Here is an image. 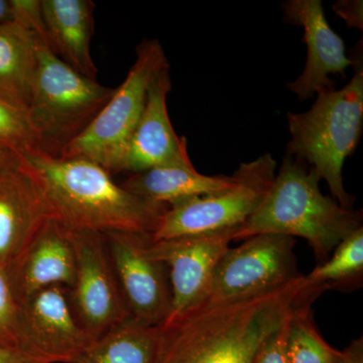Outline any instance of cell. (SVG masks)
Wrapping results in <instances>:
<instances>
[{"instance_id":"cell-1","label":"cell","mask_w":363,"mask_h":363,"mask_svg":"<svg viewBox=\"0 0 363 363\" xmlns=\"http://www.w3.org/2000/svg\"><path fill=\"white\" fill-rule=\"evenodd\" d=\"M320 296L303 274L252 297L201 303L159 325L155 363H252L264 341Z\"/></svg>"},{"instance_id":"cell-2","label":"cell","mask_w":363,"mask_h":363,"mask_svg":"<svg viewBox=\"0 0 363 363\" xmlns=\"http://www.w3.org/2000/svg\"><path fill=\"white\" fill-rule=\"evenodd\" d=\"M23 161L51 216L70 229L152 235L168 209L126 190L89 160L33 154Z\"/></svg>"},{"instance_id":"cell-3","label":"cell","mask_w":363,"mask_h":363,"mask_svg":"<svg viewBox=\"0 0 363 363\" xmlns=\"http://www.w3.org/2000/svg\"><path fill=\"white\" fill-rule=\"evenodd\" d=\"M321 181L305 162L285 156L264 201L233 235V241L259 234L302 238L309 242L318 264L362 227V210L346 209L322 194Z\"/></svg>"},{"instance_id":"cell-4","label":"cell","mask_w":363,"mask_h":363,"mask_svg":"<svg viewBox=\"0 0 363 363\" xmlns=\"http://www.w3.org/2000/svg\"><path fill=\"white\" fill-rule=\"evenodd\" d=\"M353 52L354 74L342 89L322 91L309 111L289 112L291 140L286 156L305 162L328 184L333 199L353 209L354 198L344 188V162L357 149L363 126L362 45Z\"/></svg>"},{"instance_id":"cell-5","label":"cell","mask_w":363,"mask_h":363,"mask_svg":"<svg viewBox=\"0 0 363 363\" xmlns=\"http://www.w3.org/2000/svg\"><path fill=\"white\" fill-rule=\"evenodd\" d=\"M37 38V69L26 113L40 152L60 157L101 111L114 89L72 69Z\"/></svg>"},{"instance_id":"cell-6","label":"cell","mask_w":363,"mask_h":363,"mask_svg":"<svg viewBox=\"0 0 363 363\" xmlns=\"http://www.w3.org/2000/svg\"><path fill=\"white\" fill-rule=\"evenodd\" d=\"M169 64L159 40H145L136 48V59L125 80L87 128L60 157H79L117 173L119 162L145 108L150 82Z\"/></svg>"},{"instance_id":"cell-7","label":"cell","mask_w":363,"mask_h":363,"mask_svg":"<svg viewBox=\"0 0 363 363\" xmlns=\"http://www.w3.org/2000/svg\"><path fill=\"white\" fill-rule=\"evenodd\" d=\"M277 166L276 160L267 152L241 164L229 187L168 207L150 240L240 227L264 201L276 177Z\"/></svg>"},{"instance_id":"cell-8","label":"cell","mask_w":363,"mask_h":363,"mask_svg":"<svg viewBox=\"0 0 363 363\" xmlns=\"http://www.w3.org/2000/svg\"><path fill=\"white\" fill-rule=\"evenodd\" d=\"M296 240L277 234H259L224 252L215 267L203 303L252 297L298 279Z\"/></svg>"},{"instance_id":"cell-9","label":"cell","mask_w":363,"mask_h":363,"mask_svg":"<svg viewBox=\"0 0 363 363\" xmlns=\"http://www.w3.org/2000/svg\"><path fill=\"white\" fill-rule=\"evenodd\" d=\"M70 229V228H69ZM76 257V274L69 298L79 323L93 340L130 319L104 234L70 229Z\"/></svg>"},{"instance_id":"cell-10","label":"cell","mask_w":363,"mask_h":363,"mask_svg":"<svg viewBox=\"0 0 363 363\" xmlns=\"http://www.w3.org/2000/svg\"><path fill=\"white\" fill-rule=\"evenodd\" d=\"M130 319L159 326L172 311L168 269L145 252L150 235L109 231L102 233Z\"/></svg>"},{"instance_id":"cell-11","label":"cell","mask_w":363,"mask_h":363,"mask_svg":"<svg viewBox=\"0 0 363 363\" xmlns=\"http://www.w3.org/2000/svg\"><path fill=\"white\" fill-rule=\"evenodd\" d=\"M93 341L79 323L65 286H49L20 302L18 346L30 355L74 363Z\"/></svg>"},{"instance_id":"cell-12","label":"cell","mask_w":363,"mask_h":363,"mask_svg":"<svg viewBox=\"0 0 363 363\" xmlns=\"http://www.w3.org/2000/svg\"><path fill=\"white\" fill-rule=\"evenodd\" d=\"M238 228L159 241H152L150 238L145 252L168 269L172 292L169 318L204 302L215 267L230 247Z\"/></svg>"},{"instance_id":"cell-13","label":"cell","mask_w":363,"mask_h":363,"mask_svg":"<svg viewBox=\"0 0 363 363\" xmlns=\"http://www.w3.org/2000/svg\"><path fill=\"white\" fill-rule=\"evenodd\" d=\"M172 90L169 65L157 72L147 90L145 108L119 162L117 173L136 174L164 166H190L187 140L177 135L167 98Z\"/></svg>"},{"instance_id":"cell-14","label":"cell","mask_w":363,"mask_h":363,"mask_svg":"<svg viewBox=\"0 0 363 363\" xmlns=\"http://www.w3.org/2000/svg\"><path fill=\"white\" fill-rule=\"evenodd\" d=\"M284 21L302 26L307 45V63L302 74L286 87L301 101L322 91L333 89L335 82L330 75L345 76L352 60L346 56L343 40L332 30L325 18L320 0H289L281 4Z\"/></svg>"},{"instance_id":"cell-15","label":"cell","mask_w":363,"mask_h":363,"mask_svg":"<svg viewBox=\"0 0 363 363\" xmlns=\"http://www.w3.org/2000/svg\"><path fill=\"white\" fill-rule=\"evenodd\" d=\"M50 217L39 184L26 164L0 176V267L9 276Z\"/></svg>"},{"instance_id":"cell-16","label":"cell","mask_w":363,"mask_h":363,"mask_svg":"<svg viewBox=\"0 0 363 363\" xmlns=\"http://www.w3.org/2000/svg\"><path fill=\"white\" fill-rule=\"evenodd\" d=\"M76 257L70 229L54 217L45 220L9 274L18 302L52 286L71 289Z\"/></svg>"},{"instance_id":"cell-17","label":"cell","mask_w":363,"mask_h":363,"mask_svg":"<svg viewBox=\"0 0 363 363\" xmlns=\"http://www.w3.org/2000/svg\"><path fill=\"white\" fill-rule=\"evenodd\" d=\"M48 45L62 61L96 80L91 56L95 4L91 0H40Z\"/></svg>"},{"instance_id":"cell-18","label":"cell","mask_w":363,"mask_h":363,"mask_svg":"<svg viewBox=\"0 0 363 363\" xmlns=\"http://www.w3.org/2000/svg\"><path fill=\"white\" fill-rule=\"evenodd\" d=\"M233 181V176L202 175L190 164L157 167L133 174L121 186L133 194L169 207L219 192Z\"/></svg>"},{"instance_id":"cell-19","label":"cell","mask_w":363,"mask_h":363,"mask_svg":"<svg viewBox=\"0 0 363 363\" xmlns=\"http://www.w3.org/2000/svg\"><path fill=\"white\" fill-rule=\"evenodd\" d=\"M38 38L18 21L0 23V99L28 111L35 69Z\"/></svg>"},{"instance_id":"cell-20","label":"cell","mask_w":363,"mask_h":363,"mask_svg":"<svg viewBox=\"0 0 363 363\" xmlns=\"http://www.w3.org/2000/svg\"><path fill=\"white\" fill-rule=\"evenodd\" d=\"M159 326L126 320L93 341L74 363H155Z\"/></svg>"},{"instance_id":"cell-21","label":"cell","mask_w":363,"mask_h":363,"mask_svg":"<svg viewBox=\"0 0 363 363\" xmlns=\"http://www.w3.org/2000/svg\"><path fill=\"white\" fill-rule=\"evenodd\" d=\"M363 276V228L345 238L323 264L304 276L306 285L321 293L359 288Z\"/></svg>"},{"instance_id":"cell-22","label":"cell","mask_w":363,"mask_h":363,"mask_svg":"<svg viewBox=\"0 0 363 363\" xmlns=\"http://www.w3.org/2000/svg\"><path fill=\"white\" fill-rule=\"evenodd\" d=\"M290 363H339L341 351L331 347L315 326L312 307L304 308L291 319L288 327Z\"/></svg>"},{"instance_id":"cell-23","label":"cell","mask_w":363,"mask_h":363,"mask_svg":"<svg viewBox=\"0 0 363 363\" xmlns=\"http://www.w3.org/2000/svg\"><path fill=\"white\" fill-rule=\"evenodd\" d=\"M0 147L18 157L40 152L37 133L26 111L0 99Z\"/></svg>"},{"instance_id":"cell-24","label":"cell","mask_w":363,"mask_h":363,"mask_svg":"<svg viewBox=\"0 0 363 363\" xmlns=\"http://www.w3.org/2000/svg\"><path fill=\"white\" fill-rule=\"evenodd\" d=\"M20 302L13 283L0 267V344L18 347V325Z\"/></svg>"},{"instance_id":"cell-25","label":"cell","mask_w":363,"mask_h":363,"mask_svg":"<svg viewBox=\"0 0 363 363\" xmlns=\"http://www.w3.org/2000/svg\"><path fill=\"white\" fill-rule=\"evenodd\" d=\"M290 321L264 341L252 363H290L288 357V327Z\"/></svg>"},{"instance_id":"cell-26","label":"cell","mask_w":363,"mask_h":363,"mask_svg":"<svg viewBox=\"0 0 363 363\" xmlns=\"http://www.w3.org/2000/svg\"><path fill=\"white\" fill-rule=\"evenodd\" d=\"M333 11L351 28H363L362 0H339L334 4Z\"/></svg>"},{"instance_id":"cell-27","label":"cell","mask_w":363,"mask_h":363,"mask_svg":"<svg viewBox=\"0 0 363 363\" xmlns=\"http://www.w3.org/2000/svg\"><path fill=\"white\" fill-rule=\"evenodd\" d=\"M0 363H49L39 357H33L21 348L0 344Z\"/></svg>"},{"instance_id":"cell-28","label":"cell","mask_w":363,"mask_h":363,"mask_svg":"<svg viewBox=\"0 0 363 363\" xmlns=\"http://www.w3.org/2000/svg\"><path fill=\"white\" fill-rule=\"evenodd\" d=\"M25 167L23 157L0 147V176L21 171Z\"/></svg>"},{"instance_id":"cell-29","label":"cell","mask_w":363,"mask_h":363,"mask_svg":"<svg viewBox=\"0 0 363 363\" xmlns=\"http://www.w3.org/2000/svg\"><path fill=\"white\" fill-rule=\"evenodd\" d=\"M339 363H363V339L362 337L351 341L345 350L341 351Z\"/></svg>"},{"instance_id":"cell-30","label":"cell","mask_w":363,"mask_h":363,"mask_svg":"<svg viewBox=\"0 0 363 363\" xmlns=\"http://www.w3.org/2000/svg\"><path fill=\"white\" fill-rule=\"evenodd\" d=\"M13 21L11 0H0V23Z\"/></svg>"}]
</instances>
